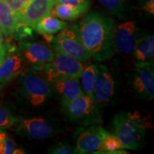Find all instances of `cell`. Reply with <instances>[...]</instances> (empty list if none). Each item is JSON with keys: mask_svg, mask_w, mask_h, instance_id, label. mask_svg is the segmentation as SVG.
Wrapping results in <instances>:
<instances>
[{"mask_svg": "<svg viewBox=\"0 0 154 154\" xmlns=\"http://www.w3.org/2000/svg\"><path fill=\"white\" fill-rule=\"evenodd\" d=\"M98 74L94 88V98L99 108L110 103L115 94L116 82L110 69L105 65L98 66Z\"/></svg>", "mask_w": 154, "mask_h": 154, "instance_id": "11", "label": "cell"}, {"mask_svg": "<svg viewBox=\"0 0 154 154\" xmlns=\"http://www.w3.org/2000/svg\"><path fill=\"white\" fill-rule=\"evenodd\" d=\"M138 39L137 28L134 22L128 21L119 24L116 26L113 34L115 52L132 55Z\"/></svg>", "mask_w": 154, "mask_h": 154, "instance_id": "13", "label": "cell"}, {"mask_svg": "<svg viewBox=\"0 0 154 154\" xmlns=\"http://www.w3.org/2000/svg\"><path fill=\"white\" fill-rule=\"evenodd\" d=\"M42 35L43 36V38L46 42H47V43H49V44H51V42H52L53 38H54V36L52 34H42Z\"/></svg>", "mask_w": 154, "mask_h": 154, "instance_id": "30", "label": "cell"}, {"mask_svg": "<svg viewBox=\"0 0 154 154\" xmlns=\"http://www.w3.org/2000/svg\"><path fill=\"white\" fill-rule=\"evenodd\" d=\"M17 29L16 17L5 2L0 0V31L3 35L11 36L15 34Z\"/></svg>", "mask_w": 154, "mask_h": 154, "instance_id": "17", "label": "cell"}, {"mask_svg": "<svg viewBox=\"0 0 154 154\" xmlns=\"http://www.w3.org/2000/svg\"><path fill=\"white\" fill-rule=\"evenodd\" d=\"M84 69L82 63L60 51H56L52 61L44 67L46 80L53 82L66 78H79Z\"/></svg>", "mask_w": 154, "mask_h": 154, "instance_id": "6", "label": "cell"}, {"mask_svg": "<svg viewBox=\"0 0 154 154\" xmlns=\"http://www.w3.org/2000/svg\"><path fill=\"white\" fill-rule=\"evenodd\" d=\"M49 153L53 154H71L74 153V149L68 143L57 144Z\"/></svg>", "mask_w": 154, "mask_h": 154, "instance_id": "27", "label": "cell"}, {"mask_svg": "<svg viewBox=\"0 0 154 154\" xmlns=\"http://www.w3.org/2000/svg\"><path fill=\"white\" fill-rule=\"evenodd\" d=\"M12 153L14 154H24L25 153V151H24L23 149H14V151H13Z\"/></svg>", "mask_w": 154, "mask_h": 154, "instance_id": "31", "label": "cell"}, {"mask_svg": "<svg viewBox=\"0 0 154 154\" xmlns=\"http://www.w3.org/2000/svg\"><path fill=\"white\" fill-rule=\"evenodd\" d=\"M61 104V111L69 120L79 122L84 126L101 121L100 108L95 100L84 93Z\"/></svg>", "mask_w": 154, "mask_h": 154, "instance_id": "3", "label": "cell"}, {"mask_svg": "<svg viewBox=\"0 0 154 154\" xmlns=\"http://www.w3.org/2000/svg\"><path fill=\"white\" fill-rule=\"evenodd\" d=\"M131 85L140 98L144 100L153 99V63H136L132 73Z\"/></svg>", "mask_w": 154, "mask_h": 154, "instance_id": "10", "label": "cell"}, {"mask_svg": "<svg viewBox=\"0 0 154 154\" xmlns=\"http://www.w3.org/2000/svg\"><path fill=\"white\" fill-rule=\"evenodd\" d=\"M18 49L24 62L36 71L43 70L44 66L52 61L54 55L51 49L42 43L22 42Z\"/></svg>", "mask_w": 154, "mask_h": 154, "instance_id": "9", "label": "cell"}, {"mask_svg": "<svg viewBox=\"0 0 154 154\" xmlns=\"http://www.w3.org/2000/svg\"><path fill=\"white\" fill-rule=\"evenodd\" d=\"M98 71V66L95 64L88 65L85 68L84 67L79 76L82 81V87L84 88V93L94 99V88Z\"/></svg>", "mask_w": 154, "mask_h": 154, "instance_id": "19", "label": "cell"}, {"mask_svg": "<svg viewBox=\"0 0 154 154\" xmlns=\"http://www.w3.org/2000/svg\"><path fill=\"white\" fill-rule=\"evenodd\" d=\"M16 144L5 130H0V154L12 153Z\"/></svg>", "mask_w": 154, "mask_h": 154, "instance_id": "24", "label": "cell"}, {"mask_svg": "<svg viewBox=\"0 0 154 154\" xmlns=\"http://www.w3.org/2000/svg\"><path fill=\"white\" fill-rule=\"evenodd\" d=\"M106 131L99 125H89L79 128L74 133V153H99L106 135Z\"/></svg>", "mask_w": 154, "mask_h": 154, "instance_id": "7", "label": "cell"}, {"mask_svg": "<svg viewBox=\"0 0 154 154\" xmlns=\"http://www.w3.org/2000/svg\"><path fill=\"white\" fill-rule=\"evenodd\" d=\"M54 4H61L78 9L85 13L91 5V0H55Z\"/></svg>", "mask_w": 154, "mask_h": 154, "instance_id": "25", "label": "cell"}, {"mask_svg": "<svg viewBox=\"0 0 154 154\" xmlns=\"http://www.w3.org/2000/svg\"><path fill=\"white\" fill-rule=\"evenodd\" d=\"M54 3L55 0H30L17 17V29L32 28L40 19L50 14Z\"/></svg>", "mask_w": 154, "mask_h": 154, "instance_id": "12", "label": "cell"}, {"mask_svg": "<svg viewBox=\"0 0 154 154\" xmlns=\"http://www.w3.org/2000/svg\"><path fill=\"white\" fill-rule=\"evenodd\" d=\"M18 121L7 108L0 106V130H5L14 125Z\"/></svg>", "mask_w": 154, "mask_h": 154, "instance_id": "23", "label": "cell"}, {"mask_svg": "<svg viewBox=\"0 0 154 154\" xmlns=\"http://www.w3.org/2000/svg\"><path fill=\"white\" fill-rule=\"evenodd\" d=\"M113 134L118 138L123 149H140L146 131L151 128L145 116L138 111L121 112L114 116L112 121Z\"/></svg>", "mask_w": 154, "mask_h": 154, "instance_id": "2", "label": "cell"}, {"mask_svg": "<svg viewBox=\"0 0 154 154\" xmlns=\"http://www.w3.org/2000/svg\"><path fill=\"white\" fill-rule=\"evenodd\" d=\"M116 26L113 19L99 11H91L80 22L83 44L96 61L108 60L114 54Z\"/></svg>", "mask_w": 154, "mask_h": 154, "instance_id": "1", "label": "cell"}, {"mask_svg": "<svg viewBox=\"0 0 154 154\" xmlns=\"http://www.w3.org/2000/svg\"><path fill=\"white\" fill-rule=\"evenodd\" d=\"M51 44L55 51L70 56L82 63L88 62L91 59V54L83 44L79 26L76 24L65 26L54 36Z\"/></svg>", "mask_w": 154, "mask_h": 154, "instance_id": "4", "label": "cell"}, {"mask_svg": "<svg viewBox=\"0 0 154 154\" xmlns=\"http://www.w3.org/2000/svg\"><path fill=\"white\" fill-rule=\"evenodd\" d=\"M3 42H4V37H3V34L0 31V47L3 45Z\"/></svg>", "mask_w": 154, "mask_h": 154, "instance_id": "32", "label": "cell"}, {"mask_svg": "<svg viewBox=\"0 0 154 154\" xmlns=\"http://www.w3.org/2000/svg\"><path fill=\"white\" fill-rule=\"evenodd\" d=\"M17 122V132L32 140H45L55 135L58 131L54 123L43 117L21 119Z\"/></svg>", "mask_w": 154, "mask_h": 154, "instance_id": "8", "label": "cell"}, {"mask_svg": "<svg viewBox=\"0 0 154 154\" xmlns=\"http://www.w3.org/2000/svg\"><path fill=\"white\" fill-rule=\"evenodd\" d=\"M143 9L152 15L154 14V0H143Z\"/></svg>", "mask_w": 154, "mask_h": 154, "instance_id": "28", "label": "cell"}, {"mask_svg": "<svg viewBox=\"0 0 154 154\" xmlns=\"http://www.w3.org/2000/svg\"><path fill=\"white\" fill-rule=\"evenodd\" d=\"M84 12L79 9L61 4H54L50 11V14L52 16L61 20L68 21L76 20Z\"/></svg>", "mask_w": 154, "mask_h": 154, "instance_id": "20", "label": "cell"}, {"mask_svg": "<svg viewBox=\"0 0 154 154\" xmlns=\"http://www.w3.org/2000/svg\"><path fill=\"white\" fill-rule=\"evenodd\" d=\"M49 84L51 88L60 97L61 103L70 101L84 93L79 78L61 79Z\"/></svg>", "mask_w": 154, "mask_h": 154, "instance_id": "15", "label": "cell"}, {"mask_svg": "<svg viewBox=\"0 0 154 154\" xmlns=\"http://www.w3.org/2000/svg\"><path fill=\"white\" fill-rule=\"evenodd\" d=\"M7 53L0 65V84L10 82L19 76L24 70V61L19 49L14 46L7 44Z\"/></svg>", "mask_w": 154, "mask_h": 154, "instance_id": "14", "label": "cell"}, {"mask_svg": "<svg viewBox=\"0 0 154 154\" xmlns=\"http://www.w3.org/2000/svg\"><path fill=\"white\" fill-rule=\"evenodd\" d=\"M37 71L31 69L21 74L20 86L22 94L28 101L34 106L45 103L52 96V90L44 80L36 72Z\"/></svg>", "mask_w": 154, "mask_h": 154, "instance_id": "5", "label": "cell"}, {"mask_svg": "<svg viewBox=\"0 0 154 154\" xmlns=\"http://www.w3.org/2000/svg\"><path fill=\"white\" fill-rule=\"evenodd\" d=\"M68 24L51 14H48L32 26V29L38 33L49 34L54 35L63 29Z\"/></svg>", "mask_w": 154, "mask_h": 154, "instance_id": "18", "label": "cell"}, {"mask_svg": "<svg viewBox=\"0 0 154 154\" xmlns=\"http://www.w3.org/2000/svg\"><path fill=\"white\" fill-rule=\"evenodd\" d=\"M100 4L113 14L120 16L124 14L126 6V0H99Z\"/></svg>", "mask_w": 154, "mask_h": 154, "instance_id": "22", "label": "cell"}, {"mask_svg": "<svg viewBox=\"0 0 154 154\" xmlns=\"http://www.w3.org/2000/svg\"><path fill=\"white\" fill-rule=\"evenodd\" d=\"M6 53H7V47H6V45L3 44L2 47H0V65L2 64L5 59Z\"/></svg>", "mask_w": 154, "mask_h": 154, "instance_id": "29", "label": "cell"}, {"mask_svg": "<svg viewBox=\"0 0 154 154\" xmlns=\"http://www.w3.org/2000/svg\"><path fill=\"white\" fill-rule=\"evenodd\" d=\"M121 149H123V147L118 138L113 134L109 133L103 140L99 153H125L124 152H119Z\"/></svg>", "mask_w": 154, "mask_h": 154, "instance_id": "21", "label": "cell"}, {"mask_svg": "<svg viewBox=\"0 0 154 154\" xmlns=\"http://www.w3.org/2000/svg\"><path fill=\"white\" fill-rule=\"evenodd\" d=\"M133 54L134 56L136 63H153V35H147L139 38Z\"/></svg>", "mask_w": 154, "mask_h": 154, "instance_id": "16", "label": "cell"}, {"mask_svg": "<svg viewBox=\"0 0 154 154\" xmlns=\"http://www.w3.org/2000/svg\"><path fill=\"white\" fill-rule=\"evenodd\" d=\"M29 1L30 0H5V2L14 13L17 19Z\"/></svg>", "mask_w": 154, "mask_h": 154, "instance_id": "26", "label": "cell"}]
</instances>
